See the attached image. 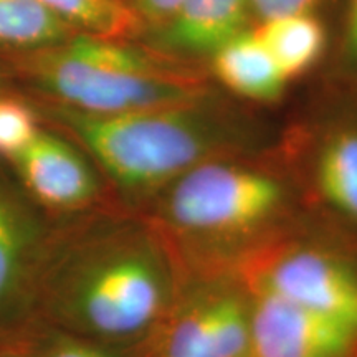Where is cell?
Returning a JSON list of instances; mask_svg holds the SVG:
<instances>
[{
    "label": "cell",
    "mask_w": 357,
    "mask_h": 357,
    "mask_svg": "<svg viewBox=\"0 0 357 357\" xmlns=\"http://www.w3.org/2000/svg\"><path fill=\"white\" fill-rule=\"evenodd\" d=\"M321 0H250L252 15L260 22L293 13L314 12Z\"/></svg>",
    "instance_id": "cell-18"
},
{
    "label": "cell",
    "mask_w": 357,
    "mask_h": 357,
    "mask_svg": "<svg viewBox=\"0 0 357 357\" xmlns=\"http://www.w3.org/2000/svg\"><path fill=\"white\" fill-rule=\"evenodd\" d=\"M255 32L289 79L312 68L326 48V29L314 12L265 20Z\"/></svg>",
    "instance_id": "cell-13"
},
{
    "label": "cell",
    "mask_w": 357,
    "mask_h": 357,
    "mask_svg": "<svg viewBox=\"0 0 357 357\" xmlns=\"http://www.w3.org/2000/svg\"><path fill=\"white\" fill-rule=\"evenodd\" d=\"M56 114L98 167L132 194L162 190L197 164L230 155L240 136L208 98L111 114L60 106Z\"/></svg>",
    "instance_id": "cell-2"
},
{
    "label": "cell",
    "mask_w": 357,
    "mask_h": 357,
    "mask_svg": "<svg viewBox=\"0 0 357 357\" xmlns=\"http://www.w3.org/2000/svg\"><path fill=\"white\" fill-rule=\"evenodd\" d=\"M20 339L29 357H132L119 352V346L93 341L42 323L30 326Z\"/></svg>",
    "instance_id": "cell-16"
},
{
    "label": "cell",
    "mask_w": 357,
    "mask_h": 357,
    "mask_svg": "<svg viewBox=\"0 0 357 357\" xmlns=\"http://www.w3.org/2000/svg\"><path fill=\"white\" fill-rule=\"evenodd\" d=\"M250 17V0H184L176 15L160 26L155 42L185 55H212L248 30Z\"/></svg>",
    "instance_id": "cell-10"
},
{
    "label": "cell",
    "mask_w": 357,
    "mask_h": 357,
    "mask_svg": "<svg viewBox=\"0 0 357 357\" xmlns=\"http://www.w3.org/2000/svg\"><path fill=\"white\" fill-rule=\"evenodd\" d=\"M26 70L60 106L83 113H124L208 98L202 75L172 55L89 33L37 50Z\"/></svg>",
    "instance_id": "cell-3"
},
{
    "label": "cell",
    "mask_w": 357,
    "mask_h": 357,
    "mask_svg": "<svg viewBox=\"0 0 357 357\" xmlns=\"http://www.w3.org/2000/svg\"><path fill=\"white\" fill-rule=\"evenodd\" d=\"M71 26L38 0H0V45L43 50L71 37Z\"/></svg>",
    "instance_id": "cell-14"
},
{
    "label": "cell",
    "mask_w": 357,
    "mask_h": 357,
    "mask_svg": "<svg viewBox=\"0 0 357 357\" xmlns=\"http://www.w3.org/2000/svg\"><path fill=\"white\" fill-rule=\"evenodd\" d=\"M8 160L15 167L17 182L38 207L77 212L100 195V178L86 155L50 131L38 129Z\"/></svg>",
    "instance_id": "cell-9"
},
{
    "label": "cell",
    "mask_w": 357,
    "mask_h": 357,
    "mask_svg": "<svg viewBox=\"0 0 357 357\" xmlns=\"http://www.w3.org/2000/svg\"><path fill=\"white\" fill-rule=\"evenodd\" d=\"M184 0H134V10L144 24L155 26L166 25L176 15Z\"/></svg>",
    "instance_id": "cell-19"
},
{
    "label": "cell",
    "mask_w": 357,
    "mask_h": 357,
    "mask_svg": "<svg viewBox=\"0 0 357 357\" xmlns=\"http://www.w3.org/2000/svg\"><path fill=\"white\" fill-rule=\"evenodd\" d=\"M247 289L252 357H354L356 328L261 289Z\"/></svg>",
    "instance_id": "cell-8"
},
{
    "label": "cell",
    "mask_w": 357,
    "mask_h": 357,
    "mask_svg": "<svg viewBox=\"0 0 357 357\" xmlns=\"http://www.w3.org/2000/svg\"><path fill=\"white\" fill-rule=\"evenodd\" d=\"M50 229L19 182L0 172V344L32 324L33 296Z\"/></svg>",
    "instance_id": "cell-7"
},
{
    "label": "cell",
    "mask_w": 357,
    "mask_h": 357,
    "mask_svg": "<svg viewBox=\"0 0 357 357\" xmlns=\"http://www.w3.org/2000/svg\"><path fill=\"white\" fill-rule=\"evenodd\" d=\"M312 181L323 202L357 225V128H341L321 142Z\"/></svg>",
    "instance_id": "cell-12"
},
{
    "label": "cell",
    "mask_w": 357,
    "mask_h": 357,
    "mask_svg": "<svg viewBox=\"0 0 357 357\" xmlns=\"http://www.w3.org/2000/svg\"><path fill=\"white\" fill-rule=\"evenodd\" d=\"M0 357H29V352L25 349L24 341L17 337L0 344Z\"/></svg>",
    "instance_id": "cell-21"
},
{
    "label": "cell",
    "mask_w": 357,
    "mask_h": 357,
    "mask_svg": "<svg viewBox=\"0 0 357 357\" xmlns=\"http://www.w3.org/2000/svg\"><path fill=\"white\" fill-rule=\"evenodd\" d=\"M132 357H252L250 294L240 276L177 287L172 305Z\"/></svg>",
    "instance_id": "cell-5"
},
{
    "label": "cell",
    "mask_w": 357,
    "mask_h": 357,
    "mask_svg": "<svg viewBox=\"0 0 357 357\" xmlns=\"http://www.w3.org/2000/svg\"><path fill=\"white\" fill-rule=\"evenodd\" d=\"M82 33L114 40L131 38L144 26L132 6L121 0H38Z\"/></svg>",
    "instance_id": "cell-15"
},
{
    "label": "cell",
    "mask_w": 357,
    "mask_h": 357,
    "mask_svg": "<svg viewBox=\"0 0 357 357\" xmlns=\"http://www.w3.org/2000/svg\"><path fill=\"white\" fill-rule=\"evenodd\" d=\"M247 288L357 329V271L344 258L307 243L263 247L240 265Z\"/></svg>",
    "instance_id": "cell-6"
},
{
    "label": "cell",
    "mask_w": 357,
    "mask_h": 357,
    "mask_svg": "<svg viewBox=\"0 0 357 357\" xmlns=\"http://www.w3.org/2000/svg\"><path fill=\"white\" fill-rule=\"evenodd\" d=\"M342 53H344L347 63L357 70V0L347 2L344 33H342Z\"/></svg>",
    "instance_id": "cell-20"
},
{
    "label": "cell",
    "mask_w": 357,
    "mask_h": 357,
    "mask_svg": "<svg viewBox=\"0 0 357 357\" xmlns=\"http://www.w3.org/2000/svg\"><path fill=\"white\" fill-rule=\"evenodd\" d=\"M38 129L37 119L25 105L8 98L0 100V155L13 158L33 139Z\"/></svg>",
    "instance_id": "cell-17"
},
{
    "label": "cell",
    "mask_w": 357,
    "mask_h": 357,
    "mask_svg": "<svg viewBox=\"0 0 357 357\" xmlns=\"http://www.w3.org/2000/svg\"><path fill=\"white\" fill-rule=\"evenodd\" d=\"M177 287L171 255L144 225L108 218L52 230L32 324L111 346L137 344L166 314Z\"/></svg>",
    "instance_id": "cell-1"
},
{
    "label": "cell",
    "mask_w": 357,
    "mask_h": 357,
    "mask_svg": "<svg viewBox=\"0 0 357 357\" xmlns=\"http://www.w3.org/2000/svg\"><path fill=\"white\" fill-rule=\"evenodd\" d=\"M162 190L160 218L200 243L258 235L281 215L288 197L278 176L231 154L197 164Z\"/></svg>",
    "instance_id": "cell-4"
},
{
    "label": "cell",
    "mask_w": 357,
    "mask_h": 357,
    "mask_svg": "<svg viewBox=\"0 0 357 357\" xmlns=\"http://www.w3.org/2000/svg\"><path fill=\"white\" fill-rule=\"evenodd\" d=\"M212 70L223 86L250 101L280 100L289 83L255 30H245L213 52Z\"/></svg>",
    "instance_id": "cell-11"
}]
</instances>
